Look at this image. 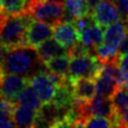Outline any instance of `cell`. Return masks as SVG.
<instances>
[{"mask_svg":"<svg viewBox=\"0 0 128 128\" xmlns=\"http://www.w3.org/2000/svg\"><path fill=\"white\" fill-rule=\"evenodd\" d=\"M70 60L71 58L68 54H63L50 59L45 63V66L50 72H53L62 76H68Z\"/></svg>","mask_w":128,"mask_h":128,"instance_id":"cell-17","label":"cell"},{"mask_svg":"<svg viewBox=\"0 0 128 128\" xmlns=\"http://www.w3.org/2000/svg\"><path fill=\"white\" fill-rule=\"evenodd\" d=\"M29 84V78L1 71L0 75V95L7 101L15 104L20 93Z\"/></svg>","mask_w":128,"mask_h":128,"instance_id":"cell-5","label":"cell"},{"mask_svg":"<svg viewBox=\"0 0 128 128\" xmlns=\"http://www.w3.org/2000/svg\"><path fill=\"white\" fill-rule=\"evenodd\" d=\"M113 105V127H128V86L117 87L112 94Z\"/></svg>","mask_w":128,"mask_h":128,"instance_id":"cell-7","label":"cell"},{"mask_svg":"<svg viewBox=\"0 0 128 128\" xmlns=\"http://www.w3.org/2000/svg\"><path fill=\"white\" fill-rule=\"evenodd\" d=\"M29 84L34 88L43 104L52 102L57 90V85L48 76L46 68L30 77Z\"/></svg>","mask_w":128,"mask_h":128,"instance_id":"cell-8","label":"cell"},{"mask_svg":"<svg viewBox=\"0 0 128 128\" xmlns=\"http://www.w3.org/2000/svg\"><path fill=\"white\" fill-rule=\"evenodd\" d=\"M44 1H50V2H59V3H64V0H44Z\"/></svg>","mask_w":128,"mask_h":128,"instance_id":"cell-33","label":"cell"},{"mask_svg":"<svg viewBox=\"0 0 128 128\" xmlns=\"http://www.w3.org/2000/svg\"><path fill=\"white\" fill-rule=\"evenodd\" d=\"M53 36V26L40 20H33L26 32V44L36 48Z\"/></svg>","mask_w":128,"mask_h":128,"instance_id":"cell-9","label":"cell"},{"mask_svg":"<svg viewBox=\"0 0 128 128\" xmlns=\"http://www.w3.org/2000/svg\"><path fill=\"white\" fill-rule=\"evenodd\" d=\"M13 103L7 101L6 99L3 100V102L0 105V127H14V121H13V109H14Z\"/></svg>","mask_w":128,"mask_h":128,"instance_id":"cell-21","label":"cell"},{"mask_svg":"<svg viewBox=\"0 0 128 128\" xmlns=\"http://www.w3.org/2000/svg\"><path fill=\"white\" fill-rule=\"evenodd\" d=\"M3 11V7H2V0H0V12Z\"/></svg>","mask_w":128,"mask_h":128,"instance_id":"cell-34","label":"cell"},{"mask_svg":"<svg viewBox=\"0 0 128 128\" xmlns=\"http://www.w3.org/2000/svg\"><path fill=\"white\" fill-rule=\"evenodd\" d=\"M38 110L21 104L15 103L13 109V121L17 127H35Z\"/></svg>","mask_w":128,"mask_h":128,"instance_id":"cell-13","label":"cell"},{"mask_svg":"<svg viewBox=\"0 0 128 128\" xmlns=\"http://www.w3.org/2000/svg\"><path fill=\"white\" fill-rule=\"evenodd\" d=\"M102 62L96 57L95 54H86L79 57L71 58L68 76L71 78H91L97 77Z\"/></svg>","mask_w":128,"mask_h":128,"instance_id":"cell-4","label":"cell"},{"mask_svg":"<svg viewBox=\"0 0 128 128\" xmlns=\"http://www.w3.org/2000/svg\"><path fill=\"white\" fill-rule=\"evenodd\" d=\"M118 63L121 67H123L124 69H126L128 71V53L120 55L119 59H118Z\"/></svg>","mask_w":128,"mask_h":128,"instance_id":"cell-29","label":"cell"},{"mask_svg":"<svg viewBox=\"0 0 128 128\" xmlns=\"http://www.w3.org/2000/svg\"><path fill=\"white\" fill-rule=\"evenodd\" d=\"M80 35V41L84 43L86 46L95 49L98 45H100L103 41L104 31L102 29V26L95 23L88 28L84 29L82 32L79 33Z\"/></svg>","mask_w":128,"mask_h":128,"instance_id":"cell-16","label":"cell"},{"mask_svg":"<svg viewBox=\"0 0 128 128\" xmlns=\"http://www.w3.org/2000/svg\"><path fill=\"white\" fill-rule=\"evenodd\" d=\"M65 12L74 19L89 14L86 0H65Z\"/></svg>","mask_w":128,"mask_h":128,"instance_id":"cell-20","label":"cell"},{"mask_svg":"<svg viewBox=\"0 0 128 128\" xmlns=\"http://www.w3.org/2000/svg\"><path fill=\"white\" fill-rule=\"evenodd\" d=\"M5 17H6V14L3 11H1L0 12V29H1V26H2V23H3L4 19H5Z\"/></svg>","mask_w":128,"mask_h":128,"instance_id":"cell-32","label":"cell"},{"mask_svg":"<svg viewBox=\"0 0 128 128\" xmlns=\"http://www.w3.org/2000/svg\"><path fill=\"white\" fill-rule=\"evenodd\" d=\"M28 0H2L3 12L6 15H17L26 12Z\"/></svg>","mask_w":128,"mask_h":128,"instance_id":"cell-22","label":"cell"},{"mask_svg":"<svg viewBox=\"0 0 128 128\" xmlns=\"http://www.w3.org/2000/svg\"><path fill=\"white\" fill-rule=\"evenodd\" d=\"M44 62L39 57L36 48L24 45L11 49H6L5 56L0 65V70L4 73H12L27 78L45 69Z\"/></svg>","mask_w":128,"mask_h":128,"instance_id":"cell-1","label":"cell"},{"mask_svg":"<svg viewBox=\"0 0 128 128\" xmlns=\"http://www.w3.org/2000/svg\"><path fill=\"white\" fill-rule=\"evenodd\" d=\"M17 102L24 104V105H27V106H30L36 110H39L43 105L38 94L36 93V91L34 90V88L30 84H28L24 88V90L20 93Z\"/></svg>","mask_w":128,"mask_h":128,"instance_id":"cell-18","label":"cell"},{"mask_svg":"<svg viewBox=\"0 0 128 128\" xmlns=\"http://www.w3.org/2000/svg\"><path fill=\"white\" fill-rule=\"evenodd\" d=\"M36 50L39 57L44 62V64L56 56L67 54V48L63 47L55 39H51V38H49L48 40L44 41L39 46H37Z\"/></svg>","mask_w":128,"mask_h":128,"instance_id":"cell-15","label":"cell"},{"mask_svg":"<svg viewBox=\"0 0 128 128\" xmlns=\"http://www.w3.org/2000/svg\"><path fill=\"white\" fill-rule=\"evenodd\" d=\"M115 78L118 87H125L128 86V71L121 67L118 63L115 70Z\"/></svg>","mask_w":128,"mask_h":128,"instance_id":"cell-26","label":"cell"},{"mask_svg":"<svg viewBox=\"0 0 128 128\" xmlns=\"http://www.w3.org/2000/svg\"><path fill=\"white\" fill-rule=\"evenodd\" d=\"M72 91L75 99L90 101L97 94L96 82L91 78H71Z\"/></svg>","mask_w":128,"mask_h":128,"instance_id":"cell-12","label":"cell"},{"mask_svg":"<svg viewBox=\"0 0 128 128\" xmlns=\"http://www.w3.org/2000/svg\"><path fill=\"white\" fill-rule=\"evenodd\" d=\"M85 127H113V123L109 118L92 116L85 120Z\"/></svg>","mask_w":128,"mask_h":128,"instance_id":"cell-24","label":"cell"},{"mask_svg":"<svg viewBox=\"0 0 128 128\" xmlns=\"http://www.w3.org/2000/svg\"><path fill=\"white\" fill-rule=\"evenodd\" d=\"M5 52H6V49H5L4 46L0 43V65H1V63H2V61H3L4 56H5Z\"/></svg>","mask_w":128,"mask_h":128,"instance_id":"cell-31","label":"cell"},{"mask_svg":"<svg viewBox=\"0 0 128 128\" xmlns=\"http://www.w3.org/2000/svg\"><path fill=\"white\" fill-rule=\"evenodd\" d=\"M118 65V61L104 63L95 78L97 95L111 97L117 89L118 85L115 78V70Z\"/></svg>","mask_w":128,"mask_h":128,"instance_id":"cell-6","label":"cell"},{"mask_svg":"<svg viewBox=\"0 0 128 128\" xmlns=\"http://www.w3.org/2000/svg\"><path fill=\"white\" fill-rule=\"evenodd\" d=\"M53 37L59 44L67 49L80 40L79 32L71 22H59L54 25Z\"/></svg>","mask_w":128,"mask_h":128,"instance_id":"cell-11","label":"cell"},{"mask_svg":"<svg viewBox=\"0 0 128 128\" xmlns=\"http://www.w3.org/2000/svg\"><path fill=\"white\" fill-rule=\"evenodd\" d=\"M95 21L102 27L108 26L120 19L122 16L112 0H101L92 13Z\"/></svg>","mask_w":128,"mask_h":128,"instance_id":"cell-10","label":"cell"},{"mask_svg":"<svg viewBox=\"0 0 128 128\" xmlns=\"http://www.w3.org/2000/svg\"><path fill=\"white\" fill-rule=\"evenodd\" d=\"M0 75H1V70H0Z\"/></svg>","mask_w":128,"mask_h":128,"instance_id":"cell-36","label":"cell"},{"mask_svg":"<svg viewBox=\"0 0 128 128\" xmlns=\"http://www.w3.org/2000/svg\"><path fill=\"white\" fill-rule=\"evenodd\" d=\"M118 52H119V55L128 53V30H127L122 42L120 43V45L118 47Z\"/></svg>","mask_w":128,"mask_h":128,"instance_id":"cell-28","label":"cell"},{"mask_svg":"<svg viewBox=\"0 0 128 128\" xmlns=\"http://www.w3.org/2000/svg\"><path fill=\"white\" fill-rule=\"evenodd\" d=\"M116 7L118 8L121 16H122V19H127V16H128V0H112Z\"/></svg>","mask_w":128,"mask_h":128,"instance_id":"cell-27","label":"cell"},{"mask_svg":"<svg viewBox=\"0 0 128 128\" xmlns=\"http://www.w3.org/2000/svg\"><path fill=\"white\" fill-rule=\"evenodd\" d=\"M94 53V49L86 46L84 43H82L81 41L73 44L72 46H70L67 49V54L70 56V58H74V57H79L82 55H86V54H92Z\"/></svg>","mask_w":128,"mask_h":128,"instance_id":"cell-23","label":"cell"},{"mask_svg":"<svg viewBox=\"0 0 128 128\" xmlns=\"http://www.w3.org/2000/svg\"><path fill=\"white\" fill-rule=\"evenodd\" d=\"M34 19L27 12L17 15H6L0 29V43L5 49L26 44V32Z\"/></svg>","mask_w":128,"mask_h":128,"instance_id":"cell-2","label":"cell"},{"mask_svg":"<svg viewBox=\"0 0 128 128\" xmlns=\"http://www.w3.org/2000/svg\"><path fill=\"white\" fill-rule=\"evenodd\" d=\"M101 0H86V4H87V8H88V12L89 14H92L93 11L95 10L96 6L99 4Z\"/></svg>","mask_w":128,"mask_h":128,"instance_id":"cell-30","label":"cell"},{"mask_svg":"<svg viewBox=\"0 0 128 128\" xmlns=\"http://www.w3.org/2000/svg\"><path fill=\"white\" fill-rule=\"evenodd\" d=\"M95 23H96V21H95L92 14H85V15L75 19V21L73 22V24L75 25V27L79 33L82 32L84 29L88 28L89 26L95 24Z\"/></svg>","mask_w":128,"mask_h":128,"instance_id":"cell-25","label":"cell"},{"mask_svg":"<svg viewBox=\"0 0 128 128\" xmlns=\"http://www.w3.org/2000/svg\"><path fill=\"white\" fill-rule=\"evenodd\" d=\"M126 20H127V22H128V16H127V19H126Z\"/></svg>","mask_w":128,"mask_h":128,"instance_id":"cell-35","label":"cell"},{"mask_svg":"<svg viewBox=\"0 0 128 128\" xmlns=\"http://www.w3.org/2000/svg\"><path fill=\"white\" fill-rule=\"evenodd\" d=\"M128 30V22L125 19H120L108 25L104 31L103 40L105 44L118 48Z\"/></svg>","mask_w":128,"mask_h":128,"instance_id":"cell-14","label":"cell"},{"mask_svg":"<svg viewBox=\"0 0 128 128\" xmlns=\"http://www.w3.org/2000/svg\"><path fill=\"white\" fill-rule=\"evenodd\" d=\"M65 5L59 2L44 0H28L26 12L35 20H40L52 26L61 22Z\"/></svg>","mask_w":128,"mask_h":128,"instance_id":"cell-3","label":"cell"},{"mask_svg":"<svg viewBox=\"0 0 128 128\" xmlns=\"http://www.w3.org/2000/svg\"><path fill=\"white\" fill-rule=\"evenodd\" d=\"M94 54L102 62V64L118 61L119 56H120L119 52H118V48H115V47L110 46L105 43H103V44L101 43L100 45L95 47Z\"/></svg>","mask_w":128,"mask_h":128,"instance_id":"cell-19","label":"cell"}]
</instances>
